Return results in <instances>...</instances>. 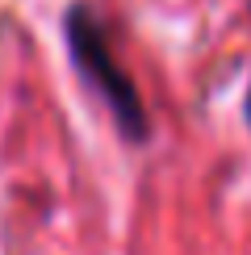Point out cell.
I'll return each instance as SVG.
<instances>
[{"label":"cell","instance_id":"obj_1","mask_svg":"<svg viewBox=\"0 0 251 255\" xmlns=\"http://www.w3.org/2000/svg\"><path fill=\"white\" fill-rule=\"evenodd\" d=\"M63 46H67V55H71V67H76L80 84L105 105L109 122L118 126L122 142L146 146L151 142V113H146V101H142L138 84L130 80V71L118 63L113 38H109L105 21L97 17V8H92L88 0H76V4L63 8Z\"/></svg>","mask_w":251,"mask_h":255},{"label":"cell","instance_id":"obj_2","mask_svg":"<svg viewBox=\"0 0 251 255\" xmlns=\"http://www.w3.org/2000/svg\"><path fill=\"white\" fill-rule=\"evenodd\" d=\"M243 122H247V130H251V84H247V101H243Z\"/></svg>","mask_w":251,"mask_h":255}]
</instances>
